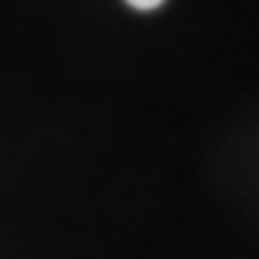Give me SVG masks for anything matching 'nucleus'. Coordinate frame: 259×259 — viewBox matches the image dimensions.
<instances>
[{
	"label": "nucleus",
	"mask_w": 259,
	"mask_h": 259,
	"mask_svg": "<svg viewBox=\"0 0 259 259\" xmlns=\"http://www.w3.org/2000/svg\"><path fill=\"white\" fill-rule=\"evenodd\" d=\"M132 10H156V7H162L165 0H125Z\"/></svg>",
	"instance_id": "nucleus-1"
}]
</instances>
